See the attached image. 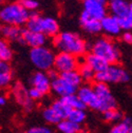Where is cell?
Instances as JSON below:
<instances>
[{"label": "cell", "mask_w": 132, "mask_h": 133, "mask_svg": "<svg viewBox=\"0 0 132 133\" xmlns=\"http://www.w3.org/2000/svg\"><path fill=\"white\" fill-rule=\"evenodd\" d=\"M122 39L124 42L131 44L132 43V32L130 31H125L123 34H122Z\"/></svg>", "instance_id": "d590c367"}, {"label": "cell", "mask_w": 132, "mask_h": 133, "mask_svg": "<svg viewBox=\"0 0 132 133\" xmlns=\"http://www.w3.org/2000/svg\"><path fill=\"white\" fill-rule=\"evenodd\" d=\"M109 0H82V12L89 17L103 20L107 16V5Z\"/></svg>", "instance_id": "ba28073f"}, {"label": "cell", "mask_w": 132, "mask_h": 133, "mask_svg": "<svg viewBox=\"0 0 132 133\" xmlns=\"http://www.w3.org/2000/svg\"><path fill=\"white\" fill-rule=\"evenodd\" d=\"M13 94L20 106H22L24 109L30 110L33 107V99L29 95V90H27L21 84H16L13 88Z\"/></svg>", "instance_id": "9a60e30c"}, {"label": "cell", "mask_w": 132, "mask_h": 133, "mask_svg": "<svg viewBox=\"0 0 132 133\" xmlns=\"http://www.w3.org/2000/svg\"><path fill=\"white\" fill-rule=\"evenodd\" d=\"M5 103H6V98H5V96L2 95L1 97H0V105H1V106H4Z\"/></svg>", "instance_id": "74e56055"}, {"label": "cell", "mask_w": 132, "mask_h": 133, "mask_svg": "<svg viewBox=\"0 0 132 133\" xmlns=\"http://www.w3.org/2000/svg\"><path fill=\"white\" fill-rule=\"evenodd\" d=\"M104 117L108 122H116V121H120L123 117V114L120 110H117L116 108H115V109H111L109 111L104 112Z\"/></svg>", "instance_id": "f546056e"}, {"label": "cell", "mask_w": 132, "mask_h": 133, "mask_svg": "<svg viewBox=\"0 0 132 133\" xmlns=\"http://www.w3.org/2000/svg\"><path fill=\"white\" fill-rule=\"evenodd\" d=\"M92 88H93L94 92L96 93L97 97L100 98V103H101L100 111H102L104 113L106 111L116 108V101H115V98L113 97V95L108 87V84L94 81Z\"/></svg>", "instance_id": "8992f818"}, {"label": "cell", "mask_w": 132, "mask_h": 133, "mask_svg": "<svg viewBox=\"0 0 132 133\" xmlns=\"http://www.w3.org/2000/svg\"><path fill=\"white\" fill-rule=\"evenodd\" d=\"M13 57V51L9 44V42L5 39H2L0 41V59L1 61L9 62Z\"/></svg>", "instance_id": "4316f807"}, {"label": "cell", "mask_w": 132, "mask_h": 133, "mask_svg": "<svg viewBox=\"0 0 132 133\" xmlns=\"http://www.w3.org/2000/svg\"><path fill=\"white\" fill-rule=\"evenodd\" d=\"M23 32H24L23 29H21L20 26H16V25L4 24L1 28V34L5 40L17 41L20 43H22Z\"/></svg>", "instance_id": "ac0fdd59"}, {"label": "cell", "mask_w": 132, "mask_h": 133, "mask_svg": "<svg viewBox=\"0 0 132 133\" xmlns=\"http://www.w3.org/2000/svg\"><path fill=\"white\" fill-rule=\"evenodd\" d=\"M129 133H132V126L130 127V130H129Z\"/></svg>", "instance_id": "f35d334b"}, {"label": "cell", "mask_w": 132, "mask_h": 133, "mask_svg": "<svg viewBox=\"0 0 132 133\" xmlns=\"http://www.w3.org/2000/svg\"><path fill=\"white\" fill-rule=\"evenodd\" d=\"M62 101L67 104L72 110H75V109H78V110H85L86 106L85 104L82 103V101L79 98V96L76 94H72V95H69V96H65V97H62L61 98Z\"/></svg>", "instance_id": "d4e9b609"}, {"label": "cell", "mask_w": 132, "mask_h": 133, "mask_svg": "<svg viewBox=\"0 0 132 133\" xmlns=\"http://www.w3.org/2000/svg\"><path fill=\"white\" fill-rule=\"evenodd\" d=\"M79 21H80L82 29L87 33H89V34H98L100 32L103 31L102 30V21L89 17L85 12H81Z\"/></svg>", "instance_id": "2e32d148"}, {"label": "cell", "mask_w": 132, "mask_h": 133, "mask_svg": "<svg viewBox=\"0 0 132 133\" xmlns=\"http://www.w3.org/2000/svg\"><path fill=\"white\" fill-rule=\"evenodd\" d=\"M40 32L47 37H56L59 34L58 22L52 17H42L40 22Z\"/></svg>", "instance_id": "e0dca14e"}, {"label": "cell", "mask_w": 132, "mask_h": 133, "mask_svg": "<svg viewBox=\"0 0 132 133\" xmlns=\"http://www.w3.org/2000/svg\"><path fill=\"white\" fill-rule=\"evenodd\" d=\"M77 95L79 98L82 101V103L85 104L86 107L92 108L94 110L100 111L101 103H100V98L97 97L96 93L94 92L93 88L90 86H82L77 90Z\"/></svg>", "instance_id": "9c48e42d"}, {"label": "cell", "mask_w": 132, "mask_h": 133, "mask_svg": "<svg viewBox=\"0 0 132 133\" xmlns=\"http://www.w3.org/2000/svg\"><path fill=\"white\" fill-rule=\"evenodd\" d=\"M19 3L30 13L35 12L36 9L38 8V2L36 0H19Z\"/></svg>", "instance_id": "1f68e13d"}, {"label": "cell", "mask_w": 132, "mask_h": 133, "mask_svg": "<svg viewBox=\"0 0 132 133\" xmlns=\"http://www.w3.org/2000/svg\"><path fill=\"white\" fill-rule=\"evenodd\" d=\"M120 24L122 26V30L124 31H131L132 30V2H131V9H130V13L128 16L118 19Z\"/></svg>", "instance_id": "4dcf8cb0"}, {"label": "cell", "mask_w": 132, "mask_h": 133, "mask_svg": "<svg viewBox=\"0 0 132 133\" xmlns=\"http://www.w3.org/2000/svg\"><path fill=\"white\" fill-rule=\"evenodd\" d=\"M129 130H130V126H128L127 124L122 122L117 125H115L111 129L110 133H129Z\"/></svg>", "instance_id": "d6a6232c"}, {"label": "cell", "mask_w": 132, "mask_h": 133, "mask_svg": "<svg viewBox=\"0 0 132 133\" xmlns=\"http://www.w3.org/2000/svg\"><path fill=\"white\" fill-rule=\"evenodd\" d=\"M52 91L62 98V97L69 96V95H72V94H76L77 93V88L70 85L68 81H65L59 75L58 78L52 80Z\"/></svg>", "instance_id": "7c38bea8"}, {"label": "cell", "mask_w": 132, "mask_h": 133, "mask_svg": "<svg viewBox=\"0 0 132 133\" xmlns=\"http://www.w3.org/2000/svg\"><path fill=\"white\" fill-rule=\"evenodd\" d=\"M43 118L50 124H56L58 125L62 119L59 117V116L57 115V113L52 109V107H49V108H45L43 110Z\"/></svg>", "instance_id": "83f0119b"}, {"label": "cell", "mask_w": 132, "mask_h": 133, "mask_svg": "<svg viewBox=\"0 0 132 133\" xmlns=\"http://www.w3.org/2000/svg\"><path fill=\"white\" fill-rule=\"evenodd\" d=\"M58 130L61 133H78L80 131V125L75 124L69 119H63L57 125Z\"/></svg>", "instance_id": "cb8c5ba5"}, {"label": "cell", "mask_w": 132, "mask_h": 133, "mask_svg": "<svg viewBox=\"0 0 132 133\" xmlns=\"http://www.w3.org/2000/svg\"><path fill=\"white\" fill-rule=\"evenodd\" d=\"M129 80V75L121 65L114 63L109 64V66L103 72L96 73L95 81L97 82H126Z\"/></svg>", "instance_id": "5b68a950"}, {"label": "cell", "mask_w": 132, "mask_h": 133, "mask_svg": "<svg viewBox=\"0 0 132 133\" xmlns=\"http://www.w3.org/2000/svg\"><path fill=\"white\" fill-rule=\"evenodd\" d=\"M13 79V72L9 62H0V85L1 87H6L11 84Z\"/></svg>", "instance_id": "ffe728a7"}, {"label": "cell", "mask_w": 132, "mask_h": 133, "mask_svg": "<svg viewBox=\"0 0 132 133\" xmlns=\"http://www.w3.org/2000/svg\"><path fill=\"white\" fill-rule=\"evenodd\" d=\"M47 74H48L49 78H50L51 80H54V79L58 78V77H59V75H60V74H58V72H57L54 68H53V69H51V70H49V71H47Z\"/></svg>", "instance_id": "8d00e7d4"}, {"label": "cell", "mask_w": 132, "mask_h": 133, "mask_svg": "<svg viewBox=\"0 0 132 133\" xmlns=\"http://www.w3.org/2000/svg\"><path fill=\"white\" fill-rule=\"evenodd\" d=\"M60 76L65 80V81H68L70 85L78 88L80 85H81V82L84 81L78 72V70H75V71H70V72H65V73H61Z\"/></svg>", "instance_id": "484cf974"}, {"label": "cell", "mask_w": 132, "mask_h": 133, "mask_svg": "<svg viewBox=\"0 0 132 133\" xmlns=\"http://www.w3.org/2000/svg\"><path fill=\"white\" fill-rule=\"evenodd\" d=\"M45 41H47V36L40 32H32L27 29L23 32L22 44H27L31 46V49L44 46Z\"/></svg>", "instance_id": "5bb4252c"}, {"label": "cell", "mask_w": 132, "mask_h": 133, "mask_svg": "<svg viewBox=\"0 0 132 133\" xmlns=\"http://www.w3.org/2000/svg\"><path fill=\"white\" fill-rule=\"evenodd\" d=\"M53 44L59 52L72 54L76 57L86 56L88 53V43L78 34L73 32H62L53 38Z\"/></svg>", "instance_id": "6da1fadb"}, {"label": "cell", "mask_w": 132, "mask_h": 133, "mask_svg": "<svg viewBox=\"0 0 132 133\" xmlns=\"http://www.w3.org/2000/svg\"><path fill=\"white\" fill-rule=\"evenodd\" d=\"M79 59L78 57L64 53V52H59L55 55V60H54V66L53 68L59 73H65L70 71H75L78 70L79 66Z\"/></svg>", "instance_id": "52a82bcc"}, {"label": "cell", "mask_w": 132, "mask_h": 133, "mask_svg": "<svg viewBox=\"0 0 132 133\" xmlns=\"http://www.w3.org/2000/svg\"><path fill=\"white\" fill-rule=\"evenodd\" d=\"M84 60L94 70L95 73L103 72V71H105L108 68V66H109V63L106 60H104L100 56H97V55H95V54H93L91 52H89L85 56Z\"/></svg>", "instance_id": "d6986e66"}, {"label": "cell", "mask_w": 132, "mask_h": 133, "mask_svg": "<svg viewBox=\"0 0 132 133\" xmlns=\"http://www.w3.org/2000/svg\"><path fill=\"white\" fill-rule=\"evenodd\" d=\"M52 109L57 113V115L59 116V117L63 121V119H68L69 115L72 111V109L65 104L62 99H58V101H55L53 104H52Z\"/></svg>", "instance_id": "44dd1931"}, {"label": "cell", "mask_w": 132, "mask_h": 133, "mask_svg": "<svg viewBox=\"0 0 132 133\" xmlns=\"http://www.w3.org/2000/svg\"><path fill=\"white\" fill-rule=\"evenodd\" d=\"M108 8L111 15L117 19H122L129 15L131 2H129L128 0H109Z\"/></svg>", "instance_id": "8fae6325"}, {"label": "cell", "mask_w": 132, "mask_h": 133, "mask_svg": "<svg viewBox=\"0 0 132 133\" xmlns=\"http://www.w3.org/2000/svg\"><path fill=\"white\" fill-rule=\"evenodd\" d=\"M29 95H30V97L33 99V101H36V99H39V98H41L43 96V94L39 90L34 88V87H32L31 89H29Z\"/></svg>", "instance_id": "836d02e7"}, {"label": "cell", "mask_w": 132, "mask_h": 133, "mask_svg": "<svg viewBox=\"0 0 132 133\" xmlns=\"http://www.w3.org/2000/svg\"><path fill=\"white\" fill-rule=\"evenodd\" d=\"M30 82L32 87L39 90L43 95H45L52 90V80L49 78L47 73L42 71H38L33 74L30 79Z\"/></svg>", "instance_id": "30bf717a"}, {"label": "cell", "mask_w": 132, "mask_h": 133, "mask_svg": "<svg viewBox=\"0 0 132 133\" xmlns=\"http://www.w3.org/2000/svg\"><path fill=\"white\" fill-rule=\"evenodd\" d=\"M0 18L4 24L21 26L27 24L30 18V12L27 11L19 2H13L1 9Z\"/></svg>", "instance_id": "7a4b0ae2"}, {"label": "cell", "mask_w": 132, "mask_h": 133, "mask_svg": "<svg viewBox=\"0 0 132 133\" xmlns=\"http://www.w3.org/2000/svg\"><path fill=\"white\" fill-rule=\"evenodd\" d=\"M69 121L75 123V124H78L80 125L82 122L86 119V112L85 110H78V109H75V110H72L69 117H68Z\"/></svg>", "instance_id": "f1b7e54d"}, {"label": "cell", "mask_w": 132, "mask_h": 133, "mask_svg": "<svg viewBox=\"0 0 132 133\" xmlns=\"http://www.w3.org/2000/svg\"><path fill=\"white\" fill-rule=\"evenodd\" d=\"M78 72H79V74H80V76H81V78L84 81H87V82H90V81H93V80L95 81L96 73L94 72V70L85 60H82V62L79 63Z\"/></svg>", "instance_id": "7402d4cb"}, {"label": "cell", "mask_w": 132, "mask_h": 133, "mask_svg": "<svg viewBox=\"0 0 132 133\" xmlns=\"http://www.w3.org/2000/svg\"><path fill=\"white\" fill-rule=\"evenodd\" d=\"M30 59L32 63L40 71H49L53 69L55 55L47 46H39L35 49H31Z\"/></svg>", "instance_id": "277c9868"}, {"label": "cell", "mask_w": 132, "mask_h": 133, "mask_svg": "<svg viewBox=\"0 0 132 133\" xmlns=\"http://www.w3.org/2000/svg\"><path fill=\"white\" fill-rule=\"evenodd\" d=\"M20 133H28V132H20Z\"/></svg>", "instance_id": "ab89813d"}, {"label": "cell", "mask_w": 132, "mask_h": 133, "mask_svg": "<svg viewBox=\"0 0 132 133\" xmlns=\"http://www.w3.org/2000/svg\"><path fill=\"white\" fill-rule=\"evenodd\" d=\"M102 30L108 37H115L120 35L122 26L118 19L110 14L102 20Z\"/></svg>", "instance_id": "4fadbf2b"}, {"label": "cell", "mask_w": 132, "mask_h": 133, "mask_svg": "<svg viewBox=\"0 0 132 133\" xmlns=\"http://www.w3.org/2000/svg\"><path fill=\"white\" fill-rule=\"evenodd\" d=\"M28 133H52V131L47 127H33L28 131Z\"/></svg>", "instance_id": "e575fe53"}, {"label": "cell", "mask_w": 132, "mask_h": 133, "mask_svg": "<svg viewBox=\"0 0 132 133\" xmlns=\"http://www.w3.org/2000/svg\"><path fill=\"white\" fill-rule=\"evenodd\" d=\"M90 52L100 56L109 64L116 63L120 59L118 49L109 37H101L96 39L90 48Z\"/></svg>", "instance_id": "3957f363"}, {"label": "cell", "mask_w": 132, "mask_h": 133, "mask_svg": "<svg viewBox=\"0 0 132 133\" xmlns=\"http://www.w3.org/2000/svg\"><path fill=\"white\" fill-rule=\"evenodd\" d=\"M41 16L35 11L30 13V18L25 24L27 30L32 32H40V22H41ZM41 33V32H40Z\"/></svg>", "instance_id": "603a6c76"}]
</instances>
